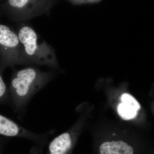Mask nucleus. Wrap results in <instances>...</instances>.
<instances>
[{
	"mask_svg": "<svg viewBox=\"0 0 154 154\" xmlns=\"http://www.w3.org/2000/svg\"><path fill=\"white\" fill-rule=\"evenodd\" d=\"M9 92L11 106L20 119L25 117L27 106L33 96L54 77L52 71H43L30 66L21 69L12 68Z\"/></svg>",
	"mask_w": 154,
	"mask_h": 154,
	"instance_id": "nucleus-1",
	"label": "nucleus"
},
{
	"mask_svg": "<svg viewBox=\"0 0 154 154\" xmlns=\"http://www.w3.org/2000/svg\"><path fill=\"white\" fill-rule=\"evenodd\" d=\"M19 23L17 33L30 65L57 68L58 64L53 48L43 40L30 25L24 22Z\"/></svg>",
	"mask_w": 154,
	"mask_h": 154,
	"instance_id": "nucleus-2",
	"label": "nucleus"
},
{
	"mask_svg": "<svg viewBox=\"0 0 154 154\" xmlns=\"http://www.w3.org/2000/svg\"><path fill=\"white\" fill-rule=\"evenodd\" d=\"M30 65L18 34L8 25L0 23V73L8 67Z\"/></svg>",
	"mask_w": 154,
	"mask_h": 154,
	"instance_id": "nucleus-3",
	"label": "nucleus"
},
{
	"mask_svg": "<svg viewBox=\"0 0 154 154\" xmlns=\"http://www.w3.org/2000/svg\"><path fill=\"white\" fill-rule=\"evenodd\" d=\"M53 0H7L3 11L11 21L23 22L49 14Z\"/></svg>",
	"mask_w": 154,
	"mask_h": 154,
	"instance_id": "nucleus-4",
	"label": "nucleus"
},
{
	"mask_svg": "<svg viewBox=\"0 0 154 154\" xmlns=\"http://www.w3.org/2000/svg\"><path fill=\"white\" fill-rule=\"evenodd\" d=\"M54 131H48L46 133L39 134L33 132L20 125L16 122L0 114V135L7 137H23L34 141L46 139Z\"/></svg>",
	"mask_w": 154,
	"mask_h": 154,
	"instance_id": "nucleus-5",
	"label": "nucleus"
},
{
	"mask_svg": "<svg viewBox=\"0 0 154 154\" xmlns=\"http://www.w3.org/2000/svg\"><path fill=\"white\" fill-rule=\"evenodd\" d=\"M73 144V137L71 133H63L51 142L48 146L49 154H68Z\"/></svg>",
	"mask_w": 154,
	"mask_h": 154,
	"instance_id": "nucleus-6",
	"label": "nucleus"
},
{
	"mask_svg": "<svg viewBox=\"0 0 154 154\" xmlns=\"http://www.w3.org/2000/svg\"><path fill=\"white\" fill-rule=\"evenodd\" d=\"M117 111L119 115L123 119L129 120L136 116L138 110L128 103L121 102L117 107Z\"/></svg>",
	"mask_w": 154,
	"mask_h": 154,
	"instance_id": "nucleus-7",
	"label": "nucleus"
},
{
	"mask_svg": "<svg viewBox=\"0 0 154 154\" xmlns=\"http://www.w3.org/2000/svg\"><path fill=\"white\" fill-rule=\"evenodd\" d=\"M2 74L0 73V105H11V99L9 88L6 85L2 78Z\"/></svg>",
	"mask_w": 154,
	"mask_h": 154,
	"instance_id": "nucleus-8",
	"label": "nucleus"
},
{
	"mask_svg": "<svg viewBox=\"0 0 154 154\" xmlns=\"http://www.w3.org/2000/svg\"><path fill=\"white\" fill-rule=\"evenodd\" d=\"M121 99L122 102L128 103L135 107L138 110H139L140 108V105L139 102L130 94L126 93L123 94L122 95Z\"/></svg>",
	"mask_w": 154,
	"mask_h": 154,
	"instance_id": "nucleus-9",
	"label": "nucleus"
},
{
	"mask_svg": "<svg viewBox=\"0 0 154 154\" xmlns=\"http://www.w3.org/2000/svg\"><path fill=\"white\" fill-rule=\"evenodd\" d=\"M72 1H74L76 2H85V1H94L96 0H72Z\"/></svg>",
	"mask_w": 154,
	"mask_h": 154,
	"instance_id": "nucleus-10",
	"label": "nucleus"
}]
</instances>
